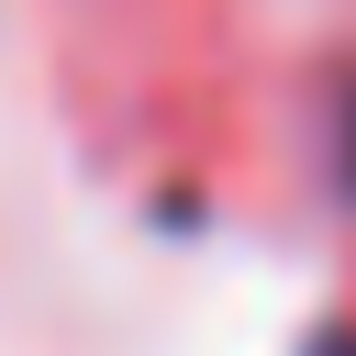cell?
Returning <instances> with one entry per match:
<instances>
[{
	"instance_id": "7a4b0ae2",
	"label": "cell",
	"mask_w": 356,
	"mask_h": 356,
	"mask_svg": "<svg viewBox=\"0 0 356 356\" xmlns=\"http://www.w3.org/2000/svg\"><path fill=\"white\" fill-rule=\"evenodd\" d=\"M312 356H356V334H345V323H334V334H312Z\"/></svg>"
},
{
	"instance_id": "6da1fadb",
	"label": "cell",
	"mask_w": 356,
	"mask_h": 356,
	"mask_svg": "<svg viewBox=\"0 0 356 356\" xmlns=\"http://www.w3.org/2000/svg\"><path fill=\"white\" fill-rule=\"evenodd\" d=\"M345 189H356V89H345Z\"/></svg>"
}]
</instances>
